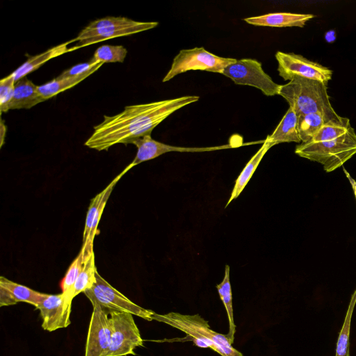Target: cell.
Returning a JSON list of instances; mask_svg holds the SVG:
<instances>
[{"mask_svg":"<svg viewBox=\"0 0 356 356\" xmlns=\"http://www.w3.org/2000/svg\"><path fill=\"white\" fill-rule=\"evenodd\" d=\"M15 81L9 75L0 81V111L1 113L8 111V106L10 102L15 88Z\"/></svg>","mask_w":356,"mask_h":356,"instance_id":"f546056e","label":"cell"},{"mask_svg":"<svg viewBox=\"0 0 356 356\" xmlns=\"http://www.w3.org/2000/svg\"><path fill=\"white\" fill-rule=\"evenodd\" d=\"M70 43V41H67L53 47L42 53L29 56L23 64L10 74L9 76L16 82L25 77L31 72L36 70L49 60L67 52L80 49L77 45L68 48L67 45Z\"/></svg>","mask_w":356,"mask_h":356,"instance_id":"2e32d148","label":"cell"},{"mask_svg":"<svg viewBox=\"0 0 356 356\" xmlns=\"http://www.w3.org/2000/svg\"><path fill=\"white\" fill-rule=\"evenodd\" d=\"M104 63H96L91 60L88 62L79 63L71 67L69 69L63 71L58 76L66 77V76H74L82 75L88 72H90L95 68H100Z\"/></svg>","mask_w":356,"mask_h":356,"instance_id":"4dcf8cb0","label":"cell"},{"mask_svg":"<svg viewBox=\"0 0 356 356\" xmlns=\"http://www.w3.org/2000/svg\"><path fill=\"white\" fill-rule=\"evenodd\" d=\"M314 17L315 15L312 14L272 13L245 18L243 20L254 26L280 28L297 26L302 28L309 20Z\"/></svg>","mask_w":356,"mask_h":356,"instance_id":"9a60e30c","label":"cell"},{"mask_svg":"<svg viewBox=\"0 0 356 356\" xmlns=\"http://www.w3.org/2000/svg\"><path fill=\"white\" fill-rule=\"evenodd\" d=\"M111 337L109 346L104 356L136 355L134 349L143 346L139 329L133 314L113 312L110 314Z\"/></svg>","mask_w":356,"mask_h":356,"instance_id":"ba28073f","label":"cell"},{"mask_svg":"<svg viewBox=\"0 0 356 356\" xmlns=\"http://www.w3.org/2000/svg\"><path fill=\"white\" fill-rule=\"evenodd\" d=\"M273 146V145L269 141H268L266 139L264 140V142L261 148L250 159V160L248 162L243 170H242L241 172L236 178L230 197L227 204L225 205V207H227L234 199L238 197L240 193L242 192L245 186L250 181L252 175L259 165L263 156Z\"/></svg>","mask_w":356,"mask_h":356,"instance_id":"d6986e66","label":"cell"},{"mask_svg":"<svg viewBox=\"0 0 356 356\" xmlns=\"http://www.w3.org/2000/svg\"><path fill=\"white\" fill-rule=\"evenodd\" d=\"M295 153L321 163L325 171L332 172L356 154V134L351 127L346 134L334 139L301 143L296 146Z\"/></svg>","mask_w":356,"mask_h":356,"instance_id":"277c9868","label":"cell"},{"mask_svg":"<svg viewBox=\"0 0 356 356\" xmlns=\"http://www.w3.org/2000/svg\"><path fill=\"white\" fill-rule=\"evenodd\" d=\"M85 257L82 269L75 282L73 291L74 298L80 293L91 288L96 282V273L97 272L95 266V253L93 248L86 249Z\"/></svg>","mask_w":356,"mask_h":356,"instance_id":"44dd1931","label":"cell"},{"mask_svg":"<svg viewBox=\"0 0 356 356\" xmlns=\"http://www.w3.org/2000/svg\"><path fill=\"white\" fill-rule=\"evenodd\" d=\"M6 131H7V127L5 124L4 120L1 118V122H0V147H2V146L4 144L5 138L6 135Z\"/></svg>","mask_w":356,"mask_h":356,"instance_id":"1f68e13d","label":"cell"},{"mask_svg":"<svg viewBox=\"0 0 356 356\" xmlns=\"http://www.w3.org/2000/svg\"><path fill=\"white\" fill-rule=\"evenodd\" d=\"M195 95L146 104L130 105L94 127L85 145L97 151L108 150L117 144H130L136 138L151 135L152 130L177 110L199 100Z\"/></svg>","mask_w":356,"mask_h":356,"instance_id":"6da1fadb","label":"cell"},{"mask_svg":"<svg viewBox=\"0 0 356 356\" xmlns=\"http://www.w3.org/2000/svg\"><path fill=\"white\" fill-rule=\"evenodd\" d=\"M157 22H138L125 17H106L91 22L70 42L80 48L106 40L126 36L157 26Z\"/></svg>","mask_w":356,"mask_h":356,"instance_id":"5b68a950","label":"cell"},{"mask_svg":"<svg viewBox=\"0 0 356 356\" xmlns=\"http://www.w3.org/2000/svg\"><path fill=\"white\" fill-rule=\"evenodd\" d=\"M83 293L92 305H98L110 314L113 312H127L147 321L152 320L154 312L136 305L105 280L98 272L93 286Z\"/></svg>","mask_w":356,"mask_h":356,"instance_id":"8992f818","label":"cell"},{"mask_svg":"<svg viewBox=\"0 0 356 356\" xmlns=\"http://www.w3.org/2000/svg\"><path fill=\"white\" fill-rule=\"evenodd\" d=\"M85 257V248H81L79 254L69 266L65 277L61 281L60 288L64 296L65 302L72 305L74 298L73 291L75 282L82 269Z\"/></svg>","mask_w":356,"mask_h":356,"instance_id":"cb8c5ba5","label":"cell"},{"mask_svg":"<svg viewBox=\"0 0 356 356\" xmlns=\"http://www.w3.org/2000/svg\"><path fill=\"white\" fill-rule=\"evenodd\" d=\"M351 127V125L341 126L334 124H326L309 141L320 142L334 139L346 134Z\"/></svg>","mask_w":356,"mask_h":356,"instance_id":"83f0119b","label":"cell"},{"mask_svg":"<svg viewBox=\"0 0 356 356\" xmlns=\"http://www.w3.org/2000/svg\"><path fill=\"white\" fill-rule=\"evenodd\" d=\"M127 54V49L122 45L105 44L95 51L92 61L96 63H123Z\"/></svg>","mask_w":356,"mask_h":356,"instance_id":"d4e9b609","label":"cell"},{"mask_svg":"<svg viewBox=\"0 0 356 356\" xmlns=\"http://www.w3.org/2000/svg\"><path fill=\"white\" fill-rule=\"evenodd\" d=\"M222 74L235 84L254 87L266 96L279 95L281 85L274 82L263 70L261 63L255 59L236 60Z\"/></svg>","mask_w":356,"mask_h":356,"instance_id":"9c48e42d","label":"cell"},{"mask_svg":"<svg viewBox=\"0 0 356 356\" xmlns=\"http://www.w3.org/2000/svg\"><path fill=\"white\" fill-rule=\"evenodd\" d=\"M236 59L216 56L204 47L181 49L174 58L171 67L162 81L166 82L177 74L189 70H204L220 73Z\"/></svg>","mask_w":356,"mask_h":356,"instance_id":"52a82bcc","label":"cell"},{"mask_svg":"<svg viewBox=\"0 0 356 356\" xmlns=\"http://www.w3.org/2000/svg\"><path fill=\"white\" fill-rule=\"evenodd\" d=\"M156 320L172 326L187 334L193 343L201 348H210L222 356H243L235 349L227 335L210 328L207 321L199 314L185 315L177 312L152 315Z\"/></svg>","mask_w":356,"mask_h":356,"instance_id":"3957f363","label":"cell"},{"mask_svg":"<svg viewBox=\"0 0 356 356\" xmlns=\"http://www.w3.org/2000/svg\"><path fill=\"white\" fill-rule=\"evenodd\" d=\"M44 101L38 92V86L25 76L15 82L8 110L29 109Z\"/></svg>","mask_w":356,"mask_h":356,"instance_id":"e0dca14e","label":"cell"},{"mask_svg":"<svg viewBox=\"0 0 356 356\" xmlns=\"http://www.w3.org/2000/svg\"><path fill=\"white\" fill-rule=\"evenodd\" d=\"M44 296L45 293L14 282L3 276L0 277V307L10 306L19 302H24L36 307Z\"/></svg>","mask_w":356,"mask_h":356,"instance_id":"5bb4252c","label":"cell"},{"mask_svg":"<svg viewBox=\"0 0 356 356\" xmlns=\"http://www.w3.org/2000/svg\"><path fill=\"white\" fill-rule=\"evenodd\" d=\"M99 67L88 72L82 75L74 76H66L53 79L49 82L38 86V90L40 96L44 101L57 95L58 93L70 89L76 86L83 80L86 79L90 74L96 72Z\"/></svg>","mask_w":356,"mask_h":356,"instance_id":"ffe728a7","label":"cell"},{"mask_svg":"<svg viewBox=\"0 0 356 356\" xmlns=\"http://www.w3.org/2000/svg\"><path fill=\"white\" fill-rule=\"evenodd\" d=\"M279 95L286 99L298 117L311 113H321L336 124L349 126L348 118L339 115L332 107L327 93V85L318 81L296 77L281 85Z\"/></svg>","mask_w":356,"mask_h":356,"instance_id":"7a4b0ae2","label":"cell"},{"mask_svg":"<svg viewBox=\"0 0 356 356\" xmlns=\"http://www.w3.org/2000/svg\"><path fill=\"white\" fill-rule=\"evenodd\" d=\"M92 307L85 356H104L109 346L111 337L110 313L98 305Z\"/></svg>","mask_w":356,"mask_h":356,"instance_id":"8fae6325","label":"cell"},{"mask_svg":"<svg viewBox=\"0 0 356 356\" xmlns=\"http://www.w3.org/2000/svg\"><path fill=\"white\" fill-rule=\"evenodd\" d=\"M131 144L136 145L137 147V152L134 160L129 164V167L130 168H132L142 162L152 160L170 152H202L234 147L231 144L206 147H184L172 146L152 139L151 135H146L143 137L136 138L131 142Z\"/></svg>","mask_w":356,"mask_h":356,"instance_id":"7c38bea8","label":"cell"},{"mask_svg":"<svg viewBox=\"0 0 356 356\" xmlns=\"http://www.w3.org/2000/svg\"><path fill=\"white\" fill-rule=\"evenodd\" d=\"M275 58L278 63L279 75L285 81L300 77L327 85L332 79V71L330 69L302 55L278 51L275 54Z\"/></svg>","mask_w":356,"mask_h":356,"instance_id":"30bf717a","label":"cell"},{"mask_svg":"<svg viewBox=\"0 0 356 356\" xmlns=\"http://www.w3.org/2000/svg\"><path fill=\"white\" fill-rule=\"evenodd\" d=\"M126 173L124 170L121 172L117 177H115V179L106 187V192L104 195V197L100 203L96 214L94 219V222L91 228L90 234L89 236V238L87 241V242L85 244H83V246L86 247V249L90 248L93 247V241L95 239V236L97 235L98 230H97V226L99 222V220L102 217V214L103 213V211L104 209V207L106 204V202L110 197V195L111 194V192L113 191V189L115 184L118 183V181L120 180V179Z\"/></svg>","mask_w":356,"mask_h":356,"instance_id":"4316f807","label":"cell"},{"mask_svg":"<svg viewBox=\"0 0 356 356\" xmlns=\"http://www.w3.org/2000/svg\"><path fill=\"white\" fill-rule=\"evenodd\" d=\"M343 171L346 173V177H348V179H349V181H350V184L352 186V188L353 189L355 196L356 197V181H355V179H353L350 177V174L346 171V170L345 168H343Z\"/></svg>","mask_w":356,"mask_h":356,"instance_id":"d6a6232c","label":"cell"},{"mask_svg":"<svg viewBox=\"0 0 356 356\" xmlns=\"http://www.w3.org/2000/svg\"><path fill=\"white\" fill-rule=\"evenodd\" d=\"M356 303V291L353 295L346 312L345 320L340 331L336 348L335 356H349V336L350 323L355 305Z\"/></svg>","mask_w":356,"mask_h":356,"instance_id":"484cf974","label":"cell"},{"mask_svg":"<svg viewBox=\"0 0 356 356\" xmlns=\"http://www.w3.org/2000/svg\"><path fill=\"white\" fill-rule=\"evenodd\" d=\"M220 298L225 306L229 321V333L227 334L230 343L232 344L236 333V325L234 321L232 293L229 280V266L226 265L225 276L222 281L216 285Z\"/></svg>","mask_w":356,"mask_h":356,"instance_id":"603a6c76","label":"cell"},{"mask_svg":"<svg viewBox=\"0 0 356 356\" xmlns=\"http://www.w3.org/2000/svg\"><path fill=\"white\" fill-rule=\"evenodd\" d=\"M42 318V327L44 330L52 332L67 327L70 324L72 305H67L63 294H47L36 307Z\"/></svg>","mask_w":356,"mask_h":356,"instance_id":"4fadbf2b","label":"cell"},{"mask_svg":"<svg viewBox=\"0 0 356 356\" xmlns=\"http://www.w3.org/2000/svg\"><path fill=\"white\" fill-rule=\"evenodd\" d=\"M326 124L334 123L321 113H311L299 115L298 117V131L301 143L310 140Z\"/></svg>","mask_w":356,"mask_h":356,"instance_id":"7402d4cb","label":"cell"},{"mask_svg":"<svg viewBox=\"0 0 356 356\" xmlns=\"http://www.w3.org/2000/svg\"><path fill=\"white\" fill-rule=\"evenodd\" d=\"M273 146L281 143H300L298 131V116L291 107L289 108L280 123L266 138Z\"/></svg>","mask_w":356,"mask_h":356,"instance_id":"ac0fdd59","label":"cell"},{"mask_svg":"<svg viewBox=\"0 0 356 356\" xmlns=\"http://www.w3.org/2000/svg\"><path fill=\"white\" fill-rule=\"evenodd\" d=\"M106 192V188H105L90 201V204L86 213V222L83 232V244H85L89 238L97 210L102 202Z\"/></svg>","mask_w":356,"mask_h":356,"instance_id":"f1b7e54d","label":"cell"}]
</instances>
